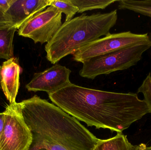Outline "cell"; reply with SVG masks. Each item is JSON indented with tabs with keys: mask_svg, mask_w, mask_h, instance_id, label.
I'll return each mask as SVG.
<instances>
[{
	"mask_svg": "<svg viewBox=\"0 0 151 150\" xmlns=\"http://www.w3.org/2000/svg\"><path fill=\"white\" fill-rule=\"evenodd\" d=\"M137 93H142L143 95L144 99L147 106L151 113V74H148L144 80L142 85L138 88Z\"/></svg>",
	"mask_w": 151,
	"mask_h": 150,
	"instance_id": "cell-16",
	"label": "cell"
},
{
	"mask_svg": "<svg viewBox=\"0 0 151 150\" xmlns=\"http://www.w3.org/2000/svg\"><path fill=\"white\" fill-rule=\"evenodd\" d=\"M5 114L4 112L0 113V141L3 132L5 123Z\"/></svg>",
	"mask_w": 151,
	"mask_h": 150,
	"instance_id": "cell-19",
	"label": "cell"
},
{
	"mask_svg": "<svg viewBox=\"0 0 151 150\" xmlns=\"http://www.w3.org/2000/svg\"><path fill=\"white\" fill-rule=\"evenodd\" d=\"M136 146L129 142L127 136L122 133H117L112 138L100 139L93 150H135Z\"/></svg>",
	"mask_w": 151,
	"mask_h": 150,
	"instance_id": "cell-12",
	"label": "cell"
},
{
	"mask_svg": "<svg viewBox=\"0 0 151 150\" xmlns=\"http://www.w3.org/2000/svg\"><path fill=\"white\" fill-rule=\"evenodd\" d=\"M118 19L117 10L108 13L83 14L65 22L45 47L47 60L56 64L92 41L110 33Z\"/></svg>",
	"mask_w": 151,
	"mask_h": 150,
	"instance_id": "cell-3",
	"label": "cell"
},
{
	"mask_svg": "<svg viewBox=\"0 0 151 150\" xmlns=\"http://www.w3.org/2000/svg\"><path fill=\"white\" fill-rule=\"evenodd\" d=\"M135 150H151V146H147L145 144L142 143L138 145H136Z\"/></svg>",
	"mask_w": 151,
	"mask_h": 150,
	"instance_id": "cell-20",
	"label": "cell"
},
{
	"mask_svg": "<svg viewBox=\"0 0 151 150\" xmlns=\"http://www.w3.org/2000/svg\"><path fill=\"white\" fill-rule=\"evenodd\" d=\"M50 0H13L6 13L18 29L34 16L45 9Z\"/></svg>",
	"mask_w": 151,
	"mask_h": 150,
	"instance_id": "cell-9",
	"label": "cell"
},
{
	"mask_svg": "<svg viewBox=\"0 0 151 150\" xmlns=\"http://www.w3.org/2000/svg\"><path fill=\"white\" fill-rule=\"evenodd\" d=\"M71 73L70 69L56 63L42 72L35 73L26 88L30 92H45L48 95L54 93L70 83Z\"/></svg>",
	"mask_w": 151,
	"mask_h": 150,
	"instance_id": "cell-8",
	"label": "cell"
},
{
	"mask_svg": "<svg viewBox=\"0 0 151 150\" xmlns=\"http://www.w3.org/2000/svg\"><path fill=\"white\" fill-rule=\"evenodd\" d=\"M151 47V39L92 58L83 63L79 75L94 79L100 75L127 69L136 65L142 59L143 54Z\"/></svg>",
	"mask_w": 151,
	"mask_h": 150,
	"instance_id": "cell-4",
	"label": "cell"
},
{
	"mask_svg": "<svg viewBox=\"0 0 151 150\" xmlns=\"http://www.w3.org/2000/svg\"><path fill=\"white\" fill-rule=\"evenodd\" d=\"M48 96L53 104L88 126L117 133L150 113L144 100L132 92L104 91L71 82Z\"/></svg>",
	"mask_w": 151,
	"mask_h": 150,
	"instance_id": "cell-1",
	"label": "cell"
},
{
	"mask_svg": "<svg viewBox=\"0 0 151 150\" xmlns=\"http://www.w3.org/2000/svg\"><path fill=\"white\" fill-rule=\"evenodd\" d=\"M13 1V0H0V9L6 13Z\"/></svg>",
	"mask_w": 151,
	"mask_h": 150,
	"instance_id": "cell-18",
	"label": "cell"
},
{
	"mask_svg": "<svg viewBox=\"0 0 151 150\" xmlns=\"http://www.w3.org/2000/svg\"><path fill=\"white\" fill-rule=\"evenodd\" d=\"M118 2L119 9L128 10L151 18V0H120Z\"/></svg>",
	"mask_w": 151,
	"mask_h": 150,
	"instance_id": "cell-13",
	"label": "cell"
},
{
	"mask_svg": "<svg viewBox=\"0 0 151 150\" xmlns=\"http://www.w3.org/2000/svg\"><path fill=\"white\" fill-rule=\"evenodd\" d=\"M11 24H13L10 17L0 9V25Z\"/></svg>",
	"mask_w": 151,
	"mask_h": 150,
	"instance_id": "cell-17",
	"label": "cell"
},
{
	"mask_svg": "<svg viewBox=\"0 0 151 150\" xmlns=\"http://www.w3.org/2000/svg\"><path fill=\"white\" fill-rule=\"evenodd\" d=\"M50 6H54L65 15V22L70 21L78 11V9L70 0H50Z\"/></svg>",
	"mask_w": 151,
	"mask_h": 150,
	"instance_id": "cell-15",
	"label": "cell"
},
{
	"mask_svg": "<svg viewBox=\"0 0 151 150\" xmlns=\"http://www.w3.org/2000/svg\"><path fill=\"white\" fill-rule=\"evenodd\" d=\"M21 68L17 59L15 57L5 61L1 66V87L10 104L16 102L19 87V75Z\"/></svg>",
	"mask_w": 151,
	"mask_h": 150,
	"instance_id": "cell-10",
	"label": "cell"
},
{
	"mask_svg": "<svg viewBox=\"0 0 151 150\" xmlns=\"http://www.w3.org/2000/svg\"><path fill=\"white\" fill-rule=\"evenodd\" d=\"M151 39L148 33L135 34L130 31L110 33L84 46L73 55V60L83 63L92 58L104 55L116 50Z\"/></svg>",
	"mask_w": 151,
	"mask_h": 150,
	"instance_id": "cell-5",
	"label": "cell"
},
{
	"mask_svg": "<svg viewBox=\"0 0 151 150\" xmlns=\"http://www.w3.org/2000/svg\"><path fill=\"white\" fill-rule=\"evenodd\" d=\"M1 66H0V81H1Z\"/></svg>",
	"mask_w": 151,
	"mask_h": 150,
	"instance_id": "cell-21",
	"label": "cell"
},
{
	"mask_svg": "<svg viewBox=\"0 0 151 150\" xmlns=\"http://www.w3.org/2000/svg\"><path fill=\"white\" fill-rule=\"evenodd\" d=\"M0 150H1V149H0Z\"/></svg>",
	"mask_w": 151,
	"mask_h": 150,
	"instance_id": "cell-23",
	"label": "cell"
},
{
	"mask_svg": "<svg viewBox=\"0 0 151 150\" xmlns=\"http://www.w3.org/2000/svg\"><path fill=\"white\" fill-rule=\"evenodd\" d=\"M78 9V13L96 9H106L117 0H70Z\"/></svg>",
	"mask_w": 151,
	"mask_h": 150,
	"instance_id": "cell-14",
	"label": "cell"
},
{
	"mask_svg": "<svg viewBox=\"0 0 151 150\" xmlns=\"http://www.w3.org/2000/svg\"><path fill=\"white\" fill-rule=\"evenodd\" d=\"M38 150H48L47 149H39Z\"/></svg>",
	"mask_w": 151,
	"mask_h": 150,
	"instance_id": "cell-22",
	"label": "cell"
},
{
	"mask_svg": "<svg viewBox=\"0 0 151 150\" xmlns=\"http://www.w3.org/2000/svg\"><path fill=\"white\" fill-rule=\"evenodd\" d=\"M1 150H29L32 142L30 129L24 121L18 103L10 104L5 111Z\"/></svg>",
	"mask_w": 151,
	"mask_h": 150,
	"instance_id": "cell-6",
	"label": "cell"
},
{
	"mask_svg": "<svg viewBox=\"0 0 151 150\" xmlns=\"http://www.w3.org/2000/svg\"><path fill=\"white\" fill-rule=\"evenodd\" d=\"M63 13L49 6L35 14L19 29V36L29 38L35 43H48L63 25Z\"/></svg>",
	"mask_w": 151,
	"mask_h": 150,
	"instance_id": "cell-7",
	"label": "cell"
},
{
	"mask_svg": "<svg viewBox=\"0 0 151 150\" xmlns=\"http://www.w3.org/2000/svg\"><path fill=\"white\" fill-rule=\"evenodd\" d=\"M18 104L32 134L29 150H93L100 140L77 119L37 95Z\"/></svg>",
	"mask_w": 151,
	"mask_h": 150,
	"instance_id": "cell-2",
	"label": "cell"
},
{
	"mask_svg": "<svg viewBox=\"0 0 151 150\" xmlns=\"http://www.w3.org/2000/svg\"><path fill=\"white\" fill-rule=\"evenodd\" d=\"M17 29L13 24L0 25V59L7 60L14 57L13 39Z\"/></svg>",
	"mask_w": 151,
	"mask_h": 150,
	"instance_id": "cell-11",
	"label": "cell"
}]
</instances>
